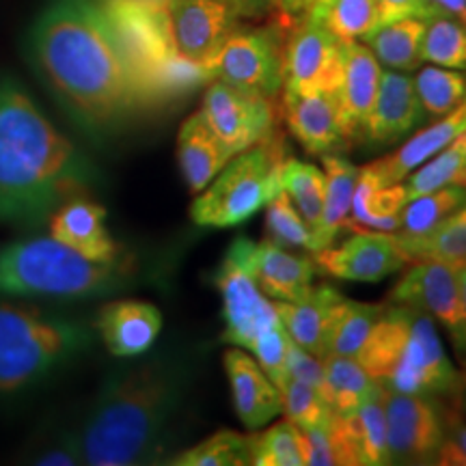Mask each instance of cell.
Listing matches in <instances>:
<instances>
[{"mask_svg": "<svg viewBox=\"0 0 466 466\" xmlns=\"http://www.w3.org/2000/svg\"><path fill=\"white\" fill-rule=\"evenodd\" d=\"M28 55L56 102L89 132H106L137 108L124 58L93 0H52L31 28Z\"/></svg>", "mask_w": 466, "mask_h": 466, "instance_id": "cell-1", "label": "cell"}, {"mask_svg": "<svg viewBox=\"0 0 466 466\" xmlns=\"http://www.w3.org/2000/svg\"><path fill=\"white\" fill-rule=\"evenodd\" d=\"M89 160L15 78H0V223L35 229L89 188Z\"/></svg>", "mask_w": 466, "mask_h": 466, "instance_id": "cell-2", "label": "cell"}, {"mask_svg": "<svg viewBox=\"0 0 466 466\" xmlns=\"http://www.w3.org/2000/svg\"><path fill=\"white\" fill-rule=\"evenodd\" d=\"M188 376V367L175 354H158L113 371L78 428L83 464L156 462L184 404Z\"/></svg>", "mask_w": 466, "mask_h": 466, "instance_id": "cell-3", "label": "cell"}, {"mask_svg": "<svg viewBox=\"0 0 466 466\" xmlns=\"http://www.w3.org/2000/svg\"><path fill=\"white\" fill-rule=\"evenodd\" d=\"M130 268L96 261L56 238H26L0 248V294L22 299L80 300L126 288Z\"/></svg>", "mask_w": 466, "mask_h": 466, "instance_id": "cell-4", "label": "cell"}, {"mask_svg": "<svg viewBox=\"0 0 466 466\" xmlns=\"http://www.w3.org/2000/svg\"><path fill=\"white\" fill-rule=\"evenodd\" d=\"M91 339L83 322L0 300V395L37 387L89 348Z\"/></svg>", "mask_w": 466, "mask_h": 466, "instance_id": "cell-5", "label": "cell"}, {"mask_svg": "<svg viewBox=\"0 0 466 466\" xmlns=\"http://www.w3.org/2000/svg\"><path fill=\"white\" fill-rule=\"evenodd\" d=\"M283 160V147L272 137L233 156L192 201V220L199 227L227 229L255 217L281 192Z\"/></svg>", "mask_w": 466, "mask_h": 466, "instance_id": "cell-6", "label": "cell"}, {"mask_svg": "<svg viewBox=\"0 0 466 466\" xmlns=\"http://www.w3.org/2000/svg\"><path fill=\"white\" fill-rule=\"evenodd\" d=\"M285 28H238L209 66L212 80L275 100L285 85Z\"/></svg>", "mask_w": 466, "mask_h": 466, "instance_id": "cell-7", "label": "cell"}, {"mask_svg": "<svg viewBox=\"0 0 466 466\" xmlns=\"http://www.w3.org/2000/svg\"><path fill=\"white\" fill-rule=\"evenodd\" d=\"M398 305L428 313L445 326L462 363H466V307L456 268L441 261H412L391 291Z\"/></svg>", "mask_w": 466, "mask_h": 466, "instance_id": "cell-8", "label": "cell"}, {"mask_svg": "<svg viewBox=\"0 0 466 466\" xmlns=\"http://www.w3.org/2000/svg\"><path fill=\"white\" fill-rule=\"evenodd\" d=\"M343 76V44L318 17L300 15L291 20L285 39L283 91L337 93Z\"/></svg>", "mask_w": 466, "mask_h": 466, "instance_id": "cell-9", "label": "cell"}, {"mask_svg": "<svg viewBox=\"0 0 466 466\" xmlns=\"http://www.w3.org/2000/svg\"><path fill=\"white\" fill-rule=\"evenodd\" d=\"M382 384L393 391L421 395V398L445 395L456 389L458 374L428 313L415 309L406 346L391 376Z\"/></svg>", "mask_w": 466, "mask_h": 466, "instance_id": "cell-10", "label": "cell"}, {"mask_svg": "<svg viewBox=\"0 0 466 466\" xmlns=\"http://www.w3.org/2000/svg\"><path fill=\"white\" fill-rule=\"evenodd\" d=\"M382 404L389 464L436 462L445 430L432 401L421 395L393 391L382 384Z\"/></svg>", "mask_w": 466, "mask_h": 466, "instance_id": "cell-11", "label": "cell"}, {"mask_svg": "<svg viewBox=\"0 0 466 466\" xmlns=\"http://www.w3.org/2000/svg\"><path fill=\"white\" fill-rule=\"evenodd\" d=\"M201 113L233 156L268 141L275 130V104L212 80L203 96Z\"/></svg>", "mask_w": 466, "mask_h": 466, "instance_id": "cell-12", "label": "cell"}, {"mask_svg": "<svg viewBox=\"0 0 466 466\" xmlns=\"http://www.w3.org/2000/svg\"><path fill=\"white\" fill-rule=\"evenodd\" d=\"M167 15L177 55L208 69L242 20L223 0H173Z\"/></svg>", "mask_w": 466, "mask_h": 466, "instance_id": "cell-13", "label": "cell"}, {"mask_svg": "<svg viewBox=\"0 0 466 466\" xmlns=\"http://www.w3.org/2000/svg\"><path fill=\"white\" fill-rule=\"evenodd\" d=\"M227 255L236 259L270 299L296 302L305 299L313 289L316 264L311 259L289 253L281 244L238 238L227 250Z\"/></svg>", "mask_w": 466, "mask_h": 466, "instance_id": "cell-14", "label": "cell"}, {"mask_svg": "<svg viewBox=\"0 0 466 466\" xmlns=\"http://www.w3.org/2000/svg\"><path fill=\"white\" fill-rule=\"evenodd\" d=\"M214 281L223 299L225 341L250 350L261 333L281 322L275 302L266 299L255 279L229 255L220 264Z\"/></svg>", "mask_w": 466, "mask_h": 466, "instance_id": "cell-15", "label": "cell"}, {"mask_svg": "<svg viewBox=\"0 0 466 466\" xmlns=\"http://www.w3.org/2000/svg\"><path fill=\"white\" fill-rule=\"evenodd\" d=\"M316 264L339 281L378 283L400 272L408 261L400 248L398 236L354 231L341 247H329L316 253Z\"/></svg>", "mask_w": 466, "mask_h": 466, "instance_id": "cell-16", "label": "cell"}, {"mask_svg": "<svg viewBox=\"0 0 466 466\" xmlns=\"http://www.w3.org/2000/svg\"><path fill=\"white\" fill-rule=\"evenodd\" d=\"M330 439L339 466L389 464L387 417L382 404V384L371 400L348 415L330 417Z\"/></svg>", "mask_w": 466, "mask_h": 466, "instance_id": "cell-17", "label": "cell"}, {"mask_svg": "<svg viewBox=\"0 0 466 466\" xmlns=\"http://www.w3.org/2000/svg\"><path fill=\"white\" fill-rule=\"evenodd\" d=\"M423 121V108L415 80L404 72L387 69L380 76L376 102L367 116L363 134L371 145H391L410 134Z\"/></svg>", "mask_w": 466, "mask_h": 466, "instance_id": "cell-18", "label": "cell"}, {"mask_svg": "<svg viewBox=\"0 0 466 466\" xmlns=\"http://www.w3.org/2000/svg\"><path fill=\"white\" fill-rule=\"evenodd\" d=\"M283 116L289 132L309 154H326L341 145L339 100L333 91H283Z\"/></svg>", "mask_w": 466, "mask_h": 466, "instance_id": "cell-19", "label": "cell"}, {"mask_svg": "<svg viewBox=\"0 0 466 466\" xmlns=\"http://www.w3.org/2000/svg\"><path fill=\"white\" fill-rule=\"evenodd\" d=\"M223 365L229 378L236 415L248 430L264 428L281 415L283 408L279 389L266 376L258 360L244 352V348L227 350Z\"/></svg>", "mask_w": 466, "mask_h": 466, "instance_id": "cell-20", "label": "cell"}, {"mask_svg": "<svg viewBox=\"0 0 466 466\" xmlns=\"http://www.w3.org/2000/svg\"><path fill=\"white\" fill-rule=\"evenodd\" d=\"M104 346L119 359H137L147 354L162 330L158 307L143 300H116L100 311L96 322Z\"/></svg>", "mask_w": 466, "mask_h": 466, "instance_id": "cell-21", "label": "cell"}, {"mask_svg": "<svg viewBox=\"0 0 466 466\" xmlns=\"http://www.w3.org/2000/svg\"><path fill=\"white\" fill-rule=\"evenodd\" d=\"M380 76V61L365 44H343V76L337 89V100H339L341 127L346 138L363 132L367 116L376 102Z\"/></svg>", "mask_w": 466, "mask_h": 466, "instance_id": "cell-22", "label": "cell"}, {"mask_svg": "<svg viewBox=\"0 0 466 466\" xmlns=\"http://www.w3.org/2000/svg\"><path fill=\"white\" fill-rule=\"evenodd\" d=\"M50 236L96 261H116L121 255L106 227V209L80 197L66 201L52 214Z\"/></svg>", "mask_w": 466, "mask_h": 466, "instance_id": "cell-23", "label": "cell"}, {"mask_svg": "<svg viewBox=\"0 0 466 466\" xmlns=\"http://www.w3.org/2000/svg\"><path fill=\"white\" fill-rule=\"evenodd\" d=\"M462 132H466V100L458 108H453L451 113L439 116L436 124L415 134L398 151L384 156L382 160L371 162L370 168L378 175L382 186L400 184L417 167H421L425 160H430L441 149L456 141Z\"/></svg>", "mask_w": 466, "mask_h": 466, "instance_id": "cell-24", "label": "cell"}, {"mask_svg": "<svg viewBox=\"0 0 466 466\" xmlns=\"http://www.w3.org/2000/svg\"><path fill=\"white\" fill-rule=\"evenodd\" d=\"M233 154L209 127L206 116L199 113L190 115L179 127L177 160L179 171L190 192H201L223 171Z\"/></svg>", "mask_w": 466, "mask_h": 466, "instance_id": "cell-25", "label": "cell"}, {"mask_svg": "<svg viewBox=\"0 0 466 466\" xmlns=\"http://www.w3.org/2000/svg\"><path fill=\"white\" fill-rule=\"evenodd\" d=\"M406 201L404 184L382 186L378 175L367 165L359 168L346 227L352 231H400V214Z\"/></svg>", "mask_w": 466, "mask_h": 466, "instance_id": "cell-26", "label": "cell"}, {"mask_svg": "<svg viewBox=\"0 0 466 466\" xmlns=\"http://www.w3.org/2000/svg\"><path fill=\"white\" fill-rule=\"evenodd\" d=\"M339 296V291L329 288V285H319V288L309 291L302 300L275 302L277 316L285 326V330H288L291 341L318 359L326 357V333H329L330 309H333Z\"/></svg>", "mask_w": 466, "mask_h": 466, "instance_id": "cell-27", "label": "cell"}, {"mask_svg": "<svg viewBox=\"0 0 466 466\" xmlns=\"http://www.w3.org/2000/svg\"><path fill=\"white\" fill-rule=\"evenodd\" d=\"M412 316H415V309L398 305L384 309L376 324L371 326L363 348L359 350L357 360L376 382L382 384L391 376L410 333Z\"/></svg>", "mask_w": 466, "mask_h": 466, "instance_id": "cell-28", "label": "cell"}, {"mask_svg": "<svg viewBox=\"0 0 466 466\" xmlns=\"http://www.w3.org/2000/svg\"><path fill=\"white\" fill-rule=\"evenodd\" d=\"M324 209L318 229L311 236V253L329 248L337 233L346 227L350 208H352L354 188H357L359 168L350 160L341 158V156H324Z\"/></svg>", "mask_w": 466, "mask_h": 466, "instance_id": "cell-29", "label": "cell"}, {"mask_svg": "<svg viewBox=\"0 0 466 466\" xmlns=\"http://www.w3.org/2000/svg\"><path fill=\"white\" fill-rule=\"evenodd\" d=\"M324 363V384L322 398L335 415H348L357 408L371 400L380 389V382H376L367 371L360 367L357 359L337 357L329 354L322 359Z\"/></svg>", "mask_w": 466, "mask_h": 466, "instance_id": "cell-30", "label": "cell"}, {"mask_svg": "<svg viewBox=\"0 0 466 466\" xmlns=\"http://www.w3.org/2000/svg\"><path fill=\"white\" fill-rule=\"evenodd\" d=\"M408 264L441 261L456 270L466 268V206L425 236H398Z\"/></svg>", "mask_w": 466, "mask_h": 466, "instance_id": "cell-31", "label": "cell"}, {"mask_svg": "<svg viewBox=\"0 0 466 466\" xmlns=\"http://www.w3.org/2000/svg\"><path fill=\"white\" fill-rule=\"evenodd\" d=\"M428 22L419 17H401V20L380 25L370 33L363 42L374 52L382 66L395 72H412L421 63V42Z\"/></svg>", "mask_w": 466, "mask_h": 466, "instance_id": "cell-32", "label": "cell"}, {"mask_svg": "<svg viewBox=\"0 0 466 466\" xmlns=\"http://www.w3.org/2000/svg\"><path fill=\"white\" fill-rule=\"evenodd\" d=\"M384 307L365 305V302L350 300L339 296L330 309L329 333H326V357L337 354V357L357 359L359 350L370 335L371 326L380 318Z\"/></svg>", "mask_w": 466, "mask_h": 466, "instance_id": "cell-33", "label": "cell"}, {"mask_svg": "<svg viewBox=\"0 0 466 466\" xmlns=\"http://www.w3.org/2000/svg\"><path fill=\"white\" fill-rule=\"evenodd\" d=\"M466 206L464 186L451 184L406 201L400 214L401 236H425Z\"/></svg>", "mask_w": 466, "mask_h": 466, "instance_id": "cell-34", "label": "cell"}, {"mask_svg": "<svg viewBox=\"0 0 466 466\" xmlns=\"http://www.w3.org/2000/svg\"><path fill=\"white\" fill-rule=\"evenodd\" d=\"M333 33L341 44L359 42L380 26L378 0H326L322 7L309 11Z\"/></svg>", "mask_w": 466, "mask_h": 466, "instance_id": "cell-35", "label": "cell"}, {"mask_svg": "<svg viewBox=\"0 0 466 466\" xmlns=\"http://www.w3.org/2000/svg\"><path fill=\"white\" fill-rule=\"evenodd\" d=\"M281 190L288 192L291 203L299 209L313 236L324 209V171H319L316 165H309V162L285 158L281 167Z\"/></svg>", "mask_w": 466, "mask_h": 466, "instance_id": "cell-36", "label": "cell"}, {"mask_svg": "<svg viewBox=\"0 0 466 466\" xmlns=\"http://www.w3.org/2000/svg\"><path fill=\"white\" fill-rule=\"evenodd\" d=\"M466 168V132L460 134L456 141L441 149L439 154L425 160L404 184L406 199H417L425 192L439 190L442 186H462V175Z\"/></svg>", "mask_w": 466, "mask_h": 466, "instance_id": "cell-37", "label": "cell"}, {"mask_svg": "<svg viewBox=\"0 0 466 466\" xmlns=\"http://www.w3.org/2000/svg\"><path fill=\"white\" fill-rule=\"evenodd\" d=\"M415 91L423 113L442 116L466 100V76L460 69L423 67L415 78Z\"/></svg>", "mask_w": 466, "mask_h": 466, "instance_id": "cell-38", "label": "cell"}, {"mask_svg": "<svg viewBox=\"0 0 466 466\" xmlns=\"http://www.w3.org/2000/svg\"><path fill=\"white\" fill-rule=\"evenodd\" d=\"M250 464L255 466H305L300 430L283 419L264 432L250 434Z\"/></svg>", "mask_w": 466, "mask_h": 466, "instance_id": "cell-39", "label": "cell"}, {"mask_svg": "<svg viewBox=\"0 0 466 466\" xmlns=\"http://www.w3.org/2000/svg\"><path fill=\"white\" fill-rule=\"evenodd\" d=\"M421 61L450 69H466V26L450 15L428 20L421 42Z\"/></svg>", "mask_w": 466, "mask_h": 466, "instance_id": "cell-40", "label": "cell"}, {"mask_svg": "<svg viewBox=\"0 0 466 466\" xmlns=\"http://www.w3.org/2000/svg\"><path fill=\"white\" fill-rule=\"evenodd\" d=\"M171 464L177 466H244L250 464V436L233 430L208 436L199 445L175 456Z\"/></svg>", "mask_w": 466, "mask_h": 466, "instance_id": "cell-41", "label": "cell"}, {"mask_svg": "<svg viewBox=\"0 0 466 466\" xmlns=\"http://www.w3.org/2000/svg\"><path fill=\"white\" fill-rule=\"evenodd\" d=\"M277 389L281 395V412L296 428H316L329 423L333 417V410L326 404L322 393L311 384L288 376Z\"/></svg>", "mask_w": 466, "mask_h": 466, "instance_id": "cell-42", "label": "cell"}, {"mask_svg": "<svg viewBox=\"0 0 466 466\" xmlns=\"http://www.w3.org/2000/svg\"><path fill=\"white\" fill-rule=\"evenodd\" d=\"M266 231L272 242L281 247H300L311 250V229L288 197L279 192L266 206Z\"/></svg>", "mask_w": 466, "mask_h": 466, "instance_id": "cell-43", "label": "cell"}, {"mask_svg": "<svg viewBox=\"0 0 466 466\" xmlns=\"http://www.w3.org/2000/svg\"><path fill=\"white\" fill-rule=\"evenodd\" d=\"M289 343L291 337L285 330V326L279 322L268 329L266 333H261L250 346V352L258 357V363L261 370L266 371V376L279 387L285 378H288V354H289Z\"/></svg>", "mask_w": 466, "mask_h": 466, "instance_id": "cell-44", "label": "cell"}, {"mask_svg": "<svg viewBox=\"0 0 466 466\" xmlns=\"http://www.w3.org/2000/svg\"><path fill=\"white\" fill-rule=\"evenodd\" d=\"M33 464L39 466H74L83 464V450H80V434L76 432H55L48 439L37 441Z\"/></svg>", "mask_w": 466, "mask_h": 466, "instance_id": "cell-45", "label": "cell"}, {"mask_svg": "<svg viewBox=\"0 0 466 466\" xmlns=\"http://www.w3.org/2000/svg\"><path fill=\"white\" fill-rule=\"evenodd\" d=\"M329 423L316 425V428H299L302 450H305V464L339 466V462H337L335 447H333V439H330Z\"/></svg>", "mask_w": 466, "mask_h": 466, "instance_id": "cell-46", "label": "cell"}, {"mask_svg": "<svg viewBox=\"0 0 466 466\" xmlns=\"http://www.w3.org/2000/svg\"><path fill=\"white\" fill-rule=\"evenodd\" d=\"M288 374L296 380H302L311 387H316L318 391H322L324 384V363L322 359L313 357L311 352L296 346L294 341L289 343V354H288Z\"/></svg>", "mask_w": 466, "mask_h": 466, "instance_id": "cell-47", "label": "cell"}, {"mask_svg": "<svg viewBox=\"0 0 466 466\" xmlns=\"http://www.w3.org/2000/svg\"><path fill=\"white\" fill-rule=\"evenodd\" d=\"M380 9V25L401 20V17H419V20H432L442 15L441 9L430 0H378Z\"/></svg>", "mask_w": 466, "mask_h": 466, "instance_id": "cell-48", "label": "cell"}, {"mask_svg": "<svg viewBox=\"0 0 466 466\" xmlns=\"http://www.w3.org/2000/svg\"><path fill=\"white\" fill-rule=\"evenodd\" d=\"M436 462L445 466H466V428L456 425V434L453 439L442 441L439 453H436Z\"/></svg>", "mask_w": 466, "mask_h": 466, "instance_id": "cell-49", "label": "cell"}, {"mask_svg": "<svg viewBox=\"0 0 466 466\" xmlns=\"http://www.w3.org/2000/svg\"><path fill=\"white\" fill-rule=\"evenodd\" d=\"M229 7L236 11L240 17L247 20H258V17H266L268 14L275 11V0H223Z\"/></svg>", "mask_w": 466, "mask_h": 466, "instance_id": "cell-50", "label": "cell"}, {"mask_svg": "<svg viewBox=\"0 0 466 466\" xmlns=\"http://www.w3.org/2000/svg\"><path fill=\"white\" fill-rule=\"evenodd\" d=\"M441 9L442 15H450L466 26V0H430Z\"/></svg>", "mask_w": 466, "mask_h": 466, "instance_id": "cell-51", "label": "cell"}, {"mask_svg": "<svg viewBox=\"0 0 466 466\" xmlns=\"http://www.w3.org/2000/svg\"><path fill=\"white\" fill-rule=\"evenodd\" d=\"M275 7L279 9L281 17L296 20V17L305 15L309 11V0H275Z\"/></svg>", "mask_w": 466, "mask_h": 466, "instance_id": "cell-52", "label": "cell"}, {"mask_svg": "<svg viewBox=\"0 0 466 466\" xmlns=\"http://www.w3.org/2000/svg\"><path fill=\"white\" fill-rule=\"evenodd\" d=\"M127 3H138V5H147V7H156V9H167L173 0H127Z\"/></svg>", "mask_w": 466, "mask_h": 466, "instance_id": "cell-53", "label": "cell"}, {"mask_svg": "<svg viewBox=\"0 0 466 466\" xmlns=\"http://www.w3.org/2000/svg\"><path fill=\"white\" fill-rule=\"evenodd\" d=\"M458 275H460V288H462V299H464V307H466V268L458 270Z\"/></svg>", "mask_w": 466, "mask_h": 466, "instance_id": "cell-54", "label": "cell"}, {"mask_svg": "<svg viewBox=\"0 0 466 466\" xmlns=\"http://www.w3.org/2000/svg\"><path fill=\"white\" fill-rule=\"evenodd\" d=\"M326 3V0H309V11H316V9H319L322 7V5ZM307 11V14H309Z\"/></svg>", "mask_w": 466, "mask_h": 466, "instance_id": "cell-55", "label": "cell"}, {"mask_svg": "<svg viewBox=\"0 0 466 466\" xmlns=\"http://www.w3.org/2000/svg\"><path fill=\"white\" fill-rule=\"evenodd\" d=\"M462 186L466 188V168H464V175H462Z\"/></svg>", "mask_w": 466, "mask_h": 466, "instance_id": "cell-56", "label": "cell"}]
</instances>
